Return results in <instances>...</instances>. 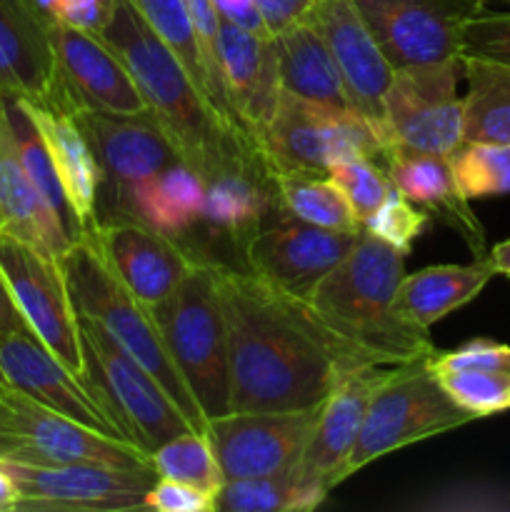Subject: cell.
<instances>
[{
  "label": "cell",
  "mask_w": 510,
  "mask_h": 512,
  "mask_svg": "<svg viewBox=\"0 0 510 512\" xmlns=\"http://www.w3.org/2000/svg\"><path fill=\"white\" fill-rule=\"evenodd\" d=\"M448 160L455 183L468 200L510 195V145L460 143Z\"/></svg>",
  "instance_id": "38"
},
{
  "label": "cell",
  "mask_w": 510,
  "mask_h": 512,
  "mask_svg": "<svg viewBox=\"0 0 510 512\" xmlns=\"http://www.w3.org/2000/svg\"><path fill=\"white\" fill-rule=\"evenodd\" d=\"M220 73L235 118L260 143L283 93L273 35H255L220 18Z\"/></svg>",
  "instance_id": "23"
},
{
  "label": "cell",
  "mask_w": 510,
  "mask_h": 512,
  "mask_svg": "<svg viewBox=\"0 0 510 512\" xmlns=\"http://www.w3.org/2000/svg\"><path fill=\"white\" fill-rule=\"evenodd\" d=\"M493 275L495 268L488 255L468 265H430L413 275H403L393 308L418 328L430 330L445 315L478 298Z\"/></svg>",
  "instance_id": "30"
},
{
  "label": "cell",
  "mask_w": 510,
  "mask_h": 512,
  "mask_svg": "<svg viewBox=\"0 0 510 512\" xmlns=\"http://www.w3.org/2000/svg\"><path fill=\"white\" fill-rule=\"evenodd\" d=\"M85 233L120 283L145 308L168 298L200 263V255L190 253L173 235L160 233L138 218L95 220Z\"/></svg>",
  "instance_id": "17"
},
{
  "label": "cell",
  "mask_w": 510,
  "mask_h": 512,
  "mask_svg": "<svg viewBox=\"0 0 510 512\" xmlns=\"http://www.w3.org/2000/svg\"><path fill=\"white\" fill-rule=\"evenodd\" d=\"M73 115L100 165L98 205L100 200L105 203V218H130L128 195L133 185L180 160L178 150L148 110L133 115L75 110Z\"/></svg>",
  "instance_id": "13"
},
{
  "label": "cell",
  "mask_w": 510,
  "mask_h": 512,
  "mask_svg": "<svg viewBox=\"0 0 510 512\" xmlns=\"http://www.w3.org/2000/svg\"><path fill=\"white\" fill-rule=\"evenodd\" d=\"M0 95L58 105L50 20L35 0H0Z\"/></svg>",
  "instance_id": "21"
},
{
  "label": "cell",
  "mask_w": 510,
  "mask_h": 512,
  "mask_svg": "<svg viewBox=\"0 0 510 512\" xmlns=\"http://www.w3.org/2000/svg\"><path fill=\"white\" fill-rule=\"evenodd\" d=\"M20 103L28 108L30 118L43 133L75 225L80 233H85L98 220L100 165L95 160L93 145L85 138L83 128L70 110L58 108V105H35L28 100H20Z\"/></svg>",
  "instance_id": "28"
},
{
  "label": "cell",
  "mask_w": 510,
  "mask_h": 512,
  "mask_svg": "<svg viewBox=\"0 0 510 512\" xmlns=\"http://www.w3.org/2000/svg\"><path fill=\"white\" fill-rule=\"evenodd\" d=\"M463 58V143L510 145V65Z\"/></svg>",
  "instance_id": "32"
},
{
  "label": "cell",
  "mask_w": 510,
  "mask_h": 512,
  "mask_svg": "<svg viewBox=\"0 0 510 512\" xmlns=\"http://www.w3.org/2000/svg\"><path fill=\"white\" fill-rule=\"evenodd\" d=\"M275 208L303 223L328 230H363L348 198L330 175L315 173H273Z\"/></svg>",
  "instance_id": "34"
},
{
  "label": "cell",
  "mask_w": 510,
  "mask_h": 512,
  "mask_svg": "<svg viewBox=\"0 0 510 512\" xmlns=\"http://www.w3.org/2000/svg\"><path fill=\"white\" fill-rule=\"evenodd\" d=\"M428 358L390 365L370 398L353 450L330 480L333 488L383 455L473 423V415L445 393Z\"/></svg>",
  "instance_id": "6"
},
{
  "label": "cell",
  "mask_w": 510,
  "mask_h": 512,
  "mask_svg": "<svg viewBox=\"0 0 510 512\" xmlns=\"http://www.w3.org/2000/svg\"><path fill=\"white\" fill-rule=\"evenodd\" d=\"M463 55L510 65V13L483 10L465 23Z\"/></svg>",
  "instance_id": "41"
},
{
  "label": "cell",
  "mask_w": 510,
  "mask_h": 512,
  "mask_svg": "<svg viewBox=\"0 0 510 512\" xmlns=\"http://www.w3.org/2000/svg\"><path fill=\"white\" fill-rule=\"evenodd\" d=\"M60 263H63L75 313L98 323L130 358L138 360L168 390L185 420L195 430L205 433L208 420L203 418L183 375L170 360L153 313L120 283L118 275L110 270L100 250L95 248L90 235L80 233V238H75Z\"/></svg>",
  "instance_id": "4"
},
{
  "label": "cell",
  "mask_w": 510,
  "mask_h": 512,
  "mask_svg": "<svg viewBox=\"0 0 510 512\" xmlns=\"http://www.w3.org/2000/svg\"><path fill=\"white\" fill-rule=\"evenodd\" d=\"M280 88L300 100L330 110H353L340 80L338 65L308 18L273 35Z\"/></svg>",
  "instance_id": "29"
},
{
  "label": "cell",
  "mask_w": 510,
  "mask_h": 512,
  "mask_svg": "<svg viewBox=\"0 0 510 512\" xmlns=\"http://www.w3.org/2000/svg\"><path fill=\"white\" fill-rule=\"evenodd\" d=\"M150 465L158 478L195 485L213 495H218L225 483L213 445L203 430H185V433L165 440L150 453Z\"/></svg>",
  "instance_id": "37"
},
{
  "label": "cell",
  "mask_w": 510,
  "mask_h": 512,
  "mask_svg": "<svg viewBox=\"0 0 510 512\" xmlns=\"http://www.w3.org/2000/svg\"><path fill=\"white\" fill-rule=\"evenodd\" d=\"M0 403L8 410L10 423L23 443L18 463H100L113 468H153L150 455L143 453L138 445L43 408L3 383H0Z\"/></svg>",
  "instance_id": "15"
},
{
  "label": "cell",
  "mask_w": 510,
  "mask_h": 512,
  "mask_svg": "<svg viewBox=\"0 0 510 512\" xmlns=\"http://www.w3.org/2000/svg\"><path fill=\"white\" fill-rule=\"evenodd\" d=\"M430 215L425 210H420L418 205L410 203L403 193H398L393 185V190L388 193V198L383 200L378 210L370 215L363 223V230H368L375 238L385 240L388 245H393L395 250H400L403 255H408L413 250L415 240L423 235V230L428 228Z\"/></svg>",
  "instance_id": "40"
},
{
  "label": "cell",
  "mask_w": 510,
  "mask_h": 512,
  "mask_svg": "<svg viewBox=\"0 0 510 512\" xmlns=\"http://www.w3.org/2000/svg\"><path fill=\"white\" fill-rule=\"evenodd\" d=\"M395 70L463 55V30L485 0H353Z\"/></svg>",
  "instance_id": "12"
},
{
  "label": "cell",
  "mask_w": 510,
  "mask_h": 512,
  "mask_svg": "<svg viewBox=\"0 0 510 512\" xmlns=\"http://www.w3.org/2000/svg\"><path fill=\"white\" fill-rule=\"evenodd\" d=\"M405 255L375 238L358 235L345 258L320 280L305 303L330 333L378 365H400L435 353L428 330L395 313Z\"/></svg>",
  "instance_id": "3"
},
{
  "label": "cell",
  "mask_w": 510,
  "mask_h": 512,
  "mask_svg": "<svg viewBox=\"0 0 510 512\" xmlns=\"http://www.w3.org/2000/svg\"><path fill=\"white\" fill-rule=\"evenodd\" d=\"M273 173L328 175L335 163L368 158L385 163V143L375 125L355 110H330L280 93L278 108L260 135Z\"/></svg>",
  "instance_id": "8"
},
{
  "label": "cell",
  "mask_w": 510,
  "mask_h": 512,
  "mask_svg": "<svg viewBox=\"0 0 510 512\" xmlns=\"http://www.w3.org/2000/svg\"><path fill=\"white\" fill-rule=\"evenodd\" d=\"M50 40L58 75V108L113 115L148 110L125 65L98 35L53 20Z\"/></svg>",
  "instance_id": "18"
},
{
  "label": "cell",
  "mask_w": 510,
  "mask_h": 512,
  "mask_svg": "<svg viewBox=\"0 0 510 512\" xmlns=\"http://www.w3.org/2000/svg\"><path fill=\"white\" fill-rule=\"evenodd\" d=\"M18 503V488H15L13 478L8 475V470L0 465V512L13 510V505Z\"/></svg>",
  "instance_id": "49"
},
{
  "label": "cell",
  "mask_w": 510,
  "mask_h": 512,
  "mask_svg": "<svg viewBox=\"0 0 510 512\" xmlns=\"http://www.w3.org/2000/svg\"><path fill=\"white\" fill-rule=\"evenodd\" d=\"M388 368L390 365L363 363L340 373L328 398L320 403L313 435H310L308 448L298 463L305 475L325 478L333 488L330 480L353 450L360 428H363L365 413H368L370 398Z\"/></svg>",
  "instance_id": "24"
},
{
  "label": "cell",
  "mask_w": 510,
  "mask_h": 512,
  "mask_svg": "<svg viewBox=\"0 0 510 512\" xmlns=\"http://www.w3.org/2000/svg\"><path fill=\"white\" fill-rule=\"evenodd\" d=\"M275 208L273 180L260 145L238 150L205 178V205L200 223L215 238H230L240 248L263 228Z\"/></svg>",
  "instance_id": "22"
},
{
  "label": "cell",
  "mask_w": 510,
  "mask_h": 512,
  "mask_svg": "<svg viewBox=\"0 0 510 512\" xmlns=\"http://www.w3.org/2000/svg\"><path fill=\"white\" fill-rule=\"evenodd\" d=\"M325 478L305 475L295 468L263 478L225 480L215 495L218 512H308L323 505L330 495Z\"/></svg>",
  "instance_id": "33"
},
{
  "label": "cell",
  "mask_w": 510,
  "mask_h": 512,
  "mask_svg": "<svg viewBox=\"0 0 510 512\" xmlns=\"http://www.w3.org/2000/svg\"><path fill=\"white\" fill-rule=\"evenodd\" d=\"M445 393L475 420L510 410V345L475 338L428 358Z\"/></svg>",
  "instance_id": "27"
},
{
  "label": "cell",
  "mask_w": 510,
  "mask_h": 512,
  "mask_svg": "<svg viewBox=\"0 0 510 512\" xmlns=\"http://www.w3.org/2000/svg\"><path fill=\"white\" fill-rule=\"evenodd\" d=\"M485 3H490V0H485ZM503 3H510V0H503Z\"/></svg>",
  "instance_id": "51"
},
{
  "label": "cell",
  "mask_w": 510,
  "mask_h": 512,
  "mask_svg": "<svg viewBox=\"0 0 510 512\" xmlns=\"http://www.w3.org/2000/svg\"><path fill=\"white\" fill-rule=\"evenodd\" d=\"M235 413L318 408L340 373L370 363L330 333L303 298L250 270L215 263Z\"/></svg>",
  "instance_id": "1"
},
{
  "label": "cell",
  "mask_w": 510,
  "mask_h": 512,
  "mask_svg": "<svg viewBox=\"0 0 510 512\" xmlns=\"http://www.w3.org/2000/svg\"><path fill=\"white\" fill-rule=\"evenodd\" d=\"M255 5L263 15L268 33L275 35L288 28V25L303 20L315 5V0H255Z\"/></svg>",
  "instance_id": "44"
},
{
  "label": "cell",
  "mask_w": 510,
  "mask_h": 512,
  "mask_svg": "<svg viewBox=\"0 0 510 512\" xmlns=\"http://www.w3.org/2000/svg\"><path fill=\"white\" fill-rule=\"evenodd\" d=\"M463 58L395 70L383 100L380 138L388 150L450 155L463 143Z\"/></svg>",
  "instance_id": "9"
},
{
  "label": "cell",
  "mask_w": 510,
  "mask_h": 512,
  "mask_svg": "<svg viewBox=\"0 0 510 512\" xmlns=\"http://www.w3.org/2000/svg\"><path fill=\"white\" fill-rule=\"evenodd\" d=\"M18 488V512H123L145 510L158 480L153 468H113L100 463L35 465L0 460Z\"/></svg>",
  "instance_id": "10"
},
{
  "label": "cell",
  "mask_w": 510,
  "mask_h": 512,
  "mask_svg": "<svg viewBox=\"0 0 510 512\" xmlns=\"http://www.w3.org/2000/svg\"><path fill=\"white\" fill-rule=\"evenodd\" d=\"M60 3H63V0H35V5H38V10L45 15V18L50 20V23H53V20L58 18Z\"/></svg>",
  "instance_id": "50"
},
{
  "label": "cell",
  "mask_w": 510,
  "mask_h": 512,
  "mask_svg": "<svg viewBox=\"0 0 510 512\" xmlns=\"http://www.w3.org/2000/svg\"><path fill=\"white\" fill-rule=\"evenodd\" d=\"M363 230H328L283 215L245 240L240 255L250 273L275 288L308 298L315 285L345 258Z\"/></svg>",
  "instance_id": "16"
},
{
  "label": "cell",
  "mask_w": 510,
  "mask_h": 512,
  "mask_svg": "<svg viewBox=\"0 0 510 512\" xmlns=\"http://www.w3.org/2000/svg\"><path fill=\"white\" fill-rule=\"evenodd\" d=\"M98 38L118 55L148 113L178 150V158L208 178L238 150L260 145L250 135L223 128L173 50L140 18L130 0H115Z\"/></svg>",
  "instance_id": "2"
},
{
  "label": "cell",
  "mask_w": 510,
  "mask_h": 512,
  "mask_svg": "<svg viewBox=\"0 0 510 512\" xmlns=\"http://www.w3.org/2000/svg\"><path fill=\"white\" fill-rule=\"evenodd\" d=\"M78 325L85 358L83 380L128 443L150 455L165 440L195 430L168 390L98 323L78 315Z\"/></svg>",
  "instance_id": "7"
},
{
  "label": "cell",
  "mask_w": 510,
  "mask_h": 512,
  "mask_svg": "<svg viewBox=\"0 0 510 512\" xmlns=\"http://www.w3.org/2000/svg\"><path fill=\"white\" fill-rule=\"evenodd\" d=\"M150 313L203 418L230 413L228 333L213 260L200 258L188 278Z\"/></svg>",
  "instance_id": "5"
},
{
  "label": "cell",
  "mask_w": 510,
  "mask_h": 512,
  "mask_svg": "<svg viewBox=\"0 0 510 512\" xmlns=\"http://www.w3.org/2000/svg\"><path fill=\"white\" fill-rule=\"evenodd\" d=\"M318 408L230 413L208 420L210 445L225 480L263 478L295 468L313 435Z\"/></svg>",
  "instance_id": "14"
},
{
  "label": "cell",
  "mask_w": 510,
  "mask_h": 512,
  "mask_svg": "<svg viewBox=\"0 0 510 512\" xmlns=\"http://www.w3.org/2000/svg\"><path fill=\"white\" fill-rule=\"evenodd\" d=\"M205 205V180L183 160L148 175L128 195V215L148 223L165 235L188 233L200 223Z\"/></svg>",
  "instance_id": "31"
},
{
  "label": "cell",
  "mask_w": 510,
  "mask_h": 512,
  "mask_svg": "<svg viewBox=\"0 0 510 512\" xmlns=\"http://www.w3.org/2000/svg\"><path fill=\"white\" fill-rule=\"evenodd\" d=\"M23 443H20L18 433H15L10 415L5 405L0 403V460H18Z\"/></svg>",
  "instance_id": "47"
},
{
  "label": "cell",
  "mask_w": 510,
  "mask_h": 512,
  "mask_svg": "<svg viewBox=\"0 0 510 512\" xmlns=\"http://www.w3.org/2000/svg\"><path fill=\"white\" fill-rule=\"evenodd\" d=\"M383 168L398 193H403L410 203L425 210L430 218L453 228L468 243L475 258L488 255L485 253V230L470 210V200L460 193L458 183H455L448 155L388 150Z\"/></svg>",
  "instance_id": "25"
},
{
  "label": "cell",
  "mask_w": 510,
  "mask_h": 512,
  "mask_svg": "<svg viewBox=\"0 0 510 512\" xmlns=\"http://www.w3.org/2000/svg\"><path fill=\"white\" fill-rule=\"evenodd\" d=\"M305 18L318 28L338 65L350 108L375 125L380 133L383 100L393 83L395 68L388 63L353 0H315Z\"/></svg>",
  "instance_id": "20"
},
{
  "label": "cell",
  "mask_w": 510,
  "mask_h": 512,
  "mask_svg": "<svg viewBox=\"0 0 510 512\" xmlns=\"http://www.w3.org/2000/svg\"><path fill=\"white\" fill-rule=\"evenodd\" d=\"M0 275L30 333L83 378L85 358L78 313L60 258L0 233Z\"/></svg>",
  "instance_id": "11"
},
{
  "label": "cell",
  "mask_w": 510,
  "mask_h": 512,
  "mask_svg": "<svg viewBox=\"0 0 510 512\" xmlns=\"http://www.w3.org/2000/svg\"><path fill=\"white\" fill-rule=\"evenodd\" d=\"M115 0H63L58 10L60 23L98 35L108 23Z\"/></svg>",
  "instance_id": "43"
},
{
  "label": "cell",
  "mask_w": 510,
  "mask_h": 512,
  "mask_svg": "<svg viewBox=\"0 0 510 512\" xmlns=\"http://www.w3.org/2000/svg\"><path fill=\"white\" fill-rule=\"evenodd\" d=\"M213 5L220 18L228 20V23L250 30L255 35H270L255 0H213Z\"/></svg>",
  "instance_id": "45"
},
{
  "label": "cell",
  "mask_w": 510,
  "mask_h": 512,
  "mask_svg": "<svg viewBox=\"0 0 510 512\" xmlns=\"http://www.w3.org/2000/svg\"><path fill=\"white\" fill-rule=\"evenodd\" d=\"M10 100L0 95V233L18 238L53 258H63L75 238L43 203L18 155Z\"/></svg>",
  "instance_id": "26"
},
{
  "label": "cell",
  "mask_w": 510,
  "mask_h": 512,
  "mask_svg": "<svg viewBox=\"0 0 510 512\" xmlns=\"http://www.w3.org/2000/svg\"><path fill=\"white\" fill-rule=\"evenodd\" d=\"M130 3L135 5L140 18L155 30V35L173 50L175 58L183 63V68L188 70V75L193 78L198 93L203 95L205 103H208L215 113L208 70H205L203 55H200L198 35H195L193 20H190L185 0H130Z\"/></svg>",
  "instance_id": "35"
},
{
  "label": "cell",
  "mask_w": 510,
  "mask_h": 512,
  "mask_svg": "<svg viewBox=\"0 0 510 512\" xmlns=\"http://www.w3.org/2000/svg\"><path fill=\"white\" fill-rule=\"evenodd\" d=\"M328 175L345 193L350 208L358 215L360 225L383 205V200L393 190V183H390L383 165L368 158H353L343 160V163H335L328 170Z\"/></svg>",
  "instance_id": "39"
},
{
  "label": "cell",
  "mask_w": 510,
  "mask_h": 512,
  "mask_svg": "<svg viewBox=\"0 0 510 512\" xmlns=\"http://www.w3.org/2000/svg\"><path fill=\"white\" fill-rule=\"evenodd\" d=\"M18 328H28V325H25L18 305H15L13 295H10L8 285H5L3 275H0V335L10 333V330H18Z\"/></svg>",
  "instance_id": "46"
},
{
  "label": "cell",
  "mask_w": 510,
  "mask_h": 512,
  "mask_svg": "<svg viewBox=\"0 0 510 512\" xmlns=\"http://www.w3.org/2000/svg\"><path fill=\"white\" fill-rule=\"evenodd\" d=\"M488 258L490 263H493L495 275H505V278H510V240H503V243L493 245V248L488 250Z\"/></svg>",
  "instance_id": "48"
},
{
  "label": "cell",
  "mask_w": 510,
  "mask_h": 512,
  "mask_svg": "<svg viewBox=\"0 0 510 512\" xmlns=\"http://www.w3.org/2000/svg\"><path fill=\"white\" fill-rule=\"evenodd\" d=\"M10 123H13L15 143H18V155L20 160H23V168L25 173H28L33 188L38 190L43 203L63 220V225L70 230V235H73V238H80V230L78 225H75L73 213H70L68 200H65L63 188H60L58 175H55L53 160H50L43 133H40L35 120L30 118L28 108H25L20 100H10Z\"/></svg>",
  "instance_id": "36"
},
{
  "label": "cell",
  "mask_w": 510,
  "mask_h": 512,
  "mask_svg": "<svg viewBox=\"0 0 510 512\" xmlns=\"http://www.w3.org/2000/svg\"><path fill=\"white\" fill-rule=\"evenodd\" d=\"M145 508L158 512H213L215 495L200 490L195 485L178 483V480L158 478L148 490Z\"/></svg>",
  "instance_id": "42"
},
{
  "label": "cell",
  "mask_w": 510,
  "mask_h": 512,
  "mask_svg": "<svg viewBox=\"0 0 510 512\" xmlns=\"http://www.w3.org/2000/svg\"><path fill=\"white\" fill-rule=\"evenodd\" d=\"M0 383L43 408L125 440L88 383L60 363L28 328L0 335Z\"/></svg>",
  "instance_id": "19"
}]
</instances>
